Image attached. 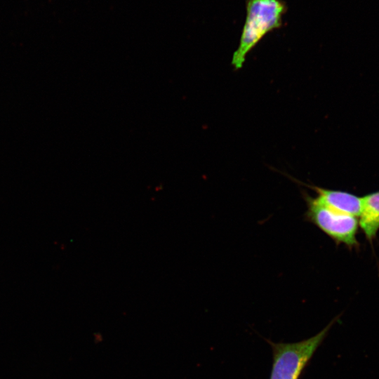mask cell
<instances>
[{
    "label": "cell",
    "mask_w": 379,
    "mask_h": 379,
    "mask_svg": "<svg viewBox=\"0 0 379 379\" xmlns=\"http://www.w3.org/2000/svg\"><path fill=\"white\" fill-rule=\"evenodd\" d=\"M287 9L283 0H246L245 22L231 62L234 69L242 67L248 53L267 34L282 26Z\"/></svg>",
    "instance_id": "obj_1"
},
{
    "label": "cell",
    "mask_w": 379,
    "mask_h": 379,
    "mask_svg": "<svg viewBox=\"0 0 379 379\" xmlns=\"http://www.w3.org/2000/svg\"><path fill=\"white\" fill-rule=\"evenodd\" d=\"M302 184L315 192V197L330 208L345 214L359 217L361 208V197L346 191Z\"/></svg>",
    "instance_id": "obj_4"
},
{
    "label": "cell",
    "mask_w": 379,
    "mask_h": 379,
    "mask_svg": "<svg viewBox=\"0 0 379 379\" xmlns=\"http://www.w3.org/2000/svg\"><path fill=\"white\" fill-rule=\"evenodd\" d=\"M307 210L306 219L329 237L338 245L344 244L350 249L357 248L359 230L357 217L337 211L321 202L316 197L304 192Z\"/></svg>",
    "instance_id": "obj_3"
},
{
    "label": "cell",
    "mask_w": 379,
    "mask_h": 379,
    "mask_svg": "<svg viewBox=\"0 0 379 379\" xmlns=\"http://www.w3.org/2000/svg\"><path fill=\"white\" fill-rule=\"evenodd\" d=\"M335 319L315 335L299 342L284 343L268 341L273 354L270 379H299Z\"/></svg>",
    "instance_id": "obj_2"
},
{
    "label": "cell",
    "mask_w": 379,
    "mask_h": 379,
    "mask_svg": "<svg viewBox=\"0 0 379 379\" xmlns=\"http://www.w3.org/2000/svg\"><path fill=\"white\" fill-rule=\"evenodd\" d=\"M359 226L370 242L379 231V190L361 197Z\"/></svg>",
    "instance_id": "obj_5"
}]
</instances>
